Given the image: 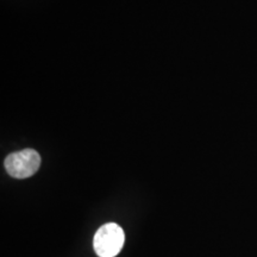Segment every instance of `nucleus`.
Listing matches in <instances>:
<instances>
[{
  "instance_id": "obj_1",
  "label": "nucleus",
  "mask_w": 257,
  "mask_h": 257,
  "mask_svg": "<svg viewBox=\"0 0 257 257\" xmlns=\"http://www.w3.org/2000/svg\"><path fill=\"white\" fill-rule=\"evenodd\" d=\"M124 231L119 225L108 223L96 231L93 246L99 257H114L124 245Z\"/></svg>"
},
{
  "instance_id": "obj_2",
  "label": "nucleus",
  "mask_w": 257,
  "mask_h": 257,
  "mask_svg": "<svg viewBox=\"0 0 257 257\" xmlns=\"http://www.w3.org/2000/svg\"><path fill=\"white\" fill-rule=\"evenodd\" d=\"M4 165L11 176L16 179H27L34 175L40 168L41 156L36 150L24 149L10 154L5 159Z\"/></svg>"
}]
</instances>
